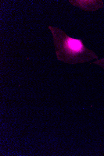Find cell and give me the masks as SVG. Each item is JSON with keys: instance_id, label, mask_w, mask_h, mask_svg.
Segmentation results:
<instances>
[{"instance_id": "obj_1", "label": "cell", "mask_w": 104, "mask_h": 156, "mask_svg": "<svg viewBox=\"0 0 104 156\" xmlns=\"http://www.w3.org/2000/svg\"><path fill=\"white\" fill-rule=\"evenodd\" d=\"M58 58L72 64L83 63L98 59L92 51L86 48L81 39L71 38L57 28L51 27Z\"/></svg>"}, {"instance_id": "obj_2", "label": "cell", "mask_w": 104, "mask_h": 156, "mask_svg": "<svg viewBox=\"0 0 104 156\" xmlns=\"http://www.w3.org/2000/svg\"><path fill=\"white\" fill-rule=\"evenodd\" d=\"M92 63L99 65L104 69V58L100 60H97L96 61L92 62Z\"/></svg>"}]
</instances>
